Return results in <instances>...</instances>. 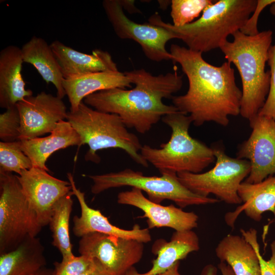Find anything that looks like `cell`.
Returning a JSON list of instances; mask_svg holds the SVG:
<instances>
[{
    "mask_svg": "<svg viewBox=\"0 0 275 275\" xmlns=\"http://www.w3.org/2000/svg\"><path fill=\"white\" fill-rule=\"evenodd\" d=\"M249 120L252 132L240 144L236 155L250 162L245 181L256 183L275 175V120L258 114Z\"/></svg>",
    "mask_w": 275,
    "mask_h": 275,
    "instance_id": "7c38bea8",
    "label": "cell"
},
{
    "mask_svg": "<svg viewBox=\"0 0 275 275\" xmlns=\"http://www.w3.org/2000/svg\"><path fill=\"white\" fill-rule=\"evenodd\" d=\"M257 4V0H219L205 8L199 18L182 26L163 21L158 13L153 14L148 22L171 32L188 48L207 52L219 48L230 35L240 31Z\"/></svg>",
    "mask_w": 275,
    "mask_h": 275,
    "instance_id": "277c9868",
    "label": "cell"
},
{
    "mask_svg": "<svg viewBox=\"0 0 275 275\" xmlns=\"http://www.w3.org/2000/svg\"><path fill=\"white\" fill-rule=\"evenodd\" d=\"M124 73L134 88L100 91L86 97L84 102L99 111L119 116L127 127L142 134L163 116L179 112L162 99L172 98L181 89L182 75L176 72L153 75L144 69Z\"/></svg>",
    "mask_w": 275,
    "mask_h": 275,
    "instance_id": "7a4b0ae2",
    "label": "cell"
},
{
    "mask_svg": "<svg viewBox=\"0 0 275 275\" xmlns=\"http://www.w3.org/2000/svg\"><path fill=\"white\" fill-rule=\"evenodd\" d=\"M120 4L121 5L123 9H126L128 12L130 13H138L141 12L139 10L136 8L134 5V1H121L119 0Z\"/></svg>",
    "mask_w": 275,
    "mask_h": 275,
    "instance_id": "d590c367",
    "label": "cell"
},
{
    "mask_svg": "<svg viewBox=\"0 0 275 275\" xmlns=\"http://www.w3.org/2000/svg\"><path fill=\"white\" fill-rule=\"evenodd\" d=\"M64 78L89 73L119 71L110 53L100 49L87 54L75 50L59 40L50 44Z\"/></svg>",
    "mask_w": 275,
    "mask_h": 275,
    "instance_id": "e0dca14e",
    "label": "cell"
},
{
    "mask_svg": "<svg viewBox=\"0 0 275 275\" xmlns=\"http://www.w3.org/2000/svg\"><path fill=\"white\" fill-rule=\"evenodd\" d=\"M72 191L61 198L55 204L49 226L52 232V245L61 253L62 259H69L75 255L69 235V220L72 212Z\"/></svg>",
    "mask_w": 275,
    "mask_h": 275,
    "instance_id": "484cf974",
    "label": "cell"
},
{
    "mask_svg": "<svg viewBox=\"0 0 275 275\" xmlns=\"http://www.w3.org/2000/svg\"><path fill=\"white\" fill-rule=\"evenodd\" d=\"M67 176L73 195L76 197L81 210L80 215H75L73 218L72 230L75 236L81 238L89 233H100L133 239L143 243L151 240V236L148 228H141L138 224H135L131 229L126 230L113 225L100 211L93 209L87 204L85 193L77 188L71 173H68Z\"/></svg>",
    "mask_w": 275,
    "mask_h": 275,
    "instance_id": "2e32d148",
    "label": "cell"
},
{
    "mask_svg": "<svg viewBox=\"0 0 275 275\" xmlns=\"http://www.w3.org/2000/svg\"><path fill=\"white\" fill-rule=\"evenodd\" d=\"M95 259L85 256H74L62 259L60 262L54 264L53 275H81L94 263Z\"/></svg>",
    "mask_w": 275,
    "mask_h": 275,
    "instance_id": "f546056e",
    "label": "cell"
},
{
    "mask_svg": "<svg viewBox=\"0 0 275 275\" xmlns=\"http://www.w3.org/2000/svg\"><path fill=\"white\" fill-rule=\"evenodd\" d=\"M170 52L188 81L185 94L172 97L173 105L188 115L194 125L214 122L227 126L229 116L240 114L242 93L230 63L213 66L203 58L202 52L177 44L171 45Z\"/></svg>",
    "mask_w": 275,
    "mask_h": 275,
    "instance_id": "6da1fadb",
    "label": "cell"
},
{
    "mask_svg": "<svg viewBox=\"0 0 275 275\" xmlns=\"http://www.w3.org/2000/svg\"><path fill=\"white\" fill-rule=\"evenodd\" d=\"M23 63L21 48L9 45L0 51V106L7 109L25 98L33 92L25 89L21 74Z\"/></svg>",
    "mask_w": 275,
    "mask_h": 275,
    "instance_id": "d6986e66",
    "label": "cell"
},
{
    "mask_svg": "<svg viewBox=\"0 0 275 275\" xmlns=\"http://www.w3.org/2000/svg\"><path fill=\"white\" fill-rule=\"evenodd\" d=\"M20 117L16 105L6 109L0 115L1 142H11L20 140Z\"/></svg>",
    "mask_w": 275,
    "mask_h": 275,
    "instance_id": "f1b7e54d",
    "label": "cell"
},
{
    "mask_svg": "<svg viewBox=\"0 0 275 275\" xmlns=\"http://www.w3.org/2000/svg\"><path fill=\"white\" fill-rule=\"evenodd\" d=\"M161 174V176H147L140 171L125 169L118 172L88 177L93 182L91 191L95 195L110 188L128 186L145 191L148 199L154 203L160 204L165 200H169L181 208L221 201L217 199L193 193L181 184L177 173L164 172Z\"/></svg>",
    "mask_w": 275,
    "mask_h": 275,
    "instance_id": "52a82bcc",
    "label": "cell"
},
{
    "mask_svg": "<svg viewBox=\"0 0 275 275\" xmlns=\"http://www.w3.org/2000/svg\"><path fill=\"white\" fill-rule=\"evenodd\" d=\"M43 227L25 196L17 175L0 172V254L37 237Z\"/></svg>",
    "mask_w": 275,
    "mask_h": 275,
    "instance_id": "ba28073f",
    "label": "cell"
},
{
    "mask_svg": "<svg viewBox=\"0 0 275 275\" xmlns=\"http://www.w3.org/2000/svg\"><path fill=\"white\" fill-rule=\"evenodd\" d=\"M80 255L92 257L113 275H125L138 263L144 253V243L100 233L84 235L78 242Z\"/></svg>",
    "mask_w": 275,
    "mask_h": 275,
    "instance_id": "8fae6325",
    "label": "cell"
},
{
    "mask_svg": "<svg viewBox=\"0 0 275 275\" xmlns=\"http://www.w3.org/2000/svg\"><path fill=\"white\" fill-rule=\"evenodd\" d=\"M267 63L270 67V80L268 94L258 115L275 120V43L271 45L268 53Z\"/></svg>",
    "mask_w": 275,
    "mask_h": 275,
    "instance_id": "1f68e13d",
    "label": "cell"
},
{
    "mask_svg": "<svg viewBox=\"0 0 275 275\" xmlns=\"http://www.w3.org/2000/svg\"><path fill=\"white\" fill-rule=\"evenodd\" d=\"M220 261L225 262L235 275H261L255 248L242 236L228 234L215 249Z\"/></svg>",
    "mask_w": 275,
    "mask_h": 275,
    "instance_id": "cb8c5ba5",
    "label": "cell"
},
{
    "mask_svg": "<svg viewBox=\"0 0 275 275\" xmlns=\"http://www.w3.org/2000/svg\"><path fill=\"white\" fill-rule=\"evenodd\" d=\"M215 1L211 0H172L171 16L173 25L182 26L190 23L198 17L201 12Z\"/></svg>",
    "mask_w": 275,
    "mask_h": 275,
    "instance_id": "83f0119b",
    "label": "cell"
},
{
    "mask_svg": "<svg viewBox=\"0 0 275 275\" xmlns=\"http://www.w3.org/2000/svg\"><path fill=\"white\" fill-rule=\"evenodd\" d=\"M270 12L272 15L275 16V3L271 5Z\"/></svg>",
    "mask_w": 275,
    "mask_h": 275,
    "instance_id": "f35d334b",
    "label": "cell"
},
{
    "mask_svg": "<svg viewBox=\"0 0 275 275\" xmlns=\"http://www.w3.org/2000/svg\"><path fill=\"white\" fill-rule=\"evenodd\" d=\"M241 236L256 250L260 265L261 275H275V240L270 244L271 256L268 260L261 255L257 239V231L254 228L240 229Z\"/></svg>",
    "mask_w": 275,
    "mask_h": 275,
    "instance_id": "4dcf8cb0",
    "label": "cell"
},
{
    "mask_svg": "<svg viewBox=\"0 0 275 275\" xmlns=\"http://www.w3.org/2000/svg\"><path fill=\"white\" fill-rule=\"evenodd\" d=\"M17 177L39 224L42 227L48 225L56 203L72 191L70 182L35 167L22 171Z\"/></svg>",
    "mask_w": 275,
    "mask_h": 275,
    "instance_id": "5bb4252c",
    "label": "cell"
},
{
    "mask_svg": "<svg viewBox=\"0 0 275 275\" xmlns=\"http://www.w3.org/2000/svg\"><path fill=\"white\" fill-rule=\"evenodd\" d=\"M275 3V0H257V4L253 15L250 16L240 31L248 36H254L259 32L257 28L259 16L262 10L267 6Z\"/></svg>",
    "mask_w": 275,
    "mask_h": 275,
    "instance_id": "d6a6232c",
    "label": "cell"
},
{
    "mask_svg": "<svg viewBox=\"0 0 275 275\" xmlns=\"http://www.w3.org/2000/svg\"><path fill=\"white\" fill-rule=\"evenodd\" d=\"M180 261L176 262L169 269L157 275H182L179 272Z\"/></svg>",
    "mask_w": 275,
    "mask_h": 275,
    "instance_id": "8d00e7d4",
    "label": "cell"
},
{
    "mask_svg": "<svg viewBox=\"0 0 275 275\" xmlns=\"http://www.w3.org/2000/svg\"><path fill=\"white\" fill-rule=\"evenodd\" d=\"M232 36L233 41H224L219 48L239 73L242 86L240 115L249 120L258 114L269 93L270 72L265 69L272 32L248 36L238 31Z\"/></svg>",
    "mask_w": 275,
    "mask_h": 275,
    "instance_id": "3957f363",
    "label": "cell"
},
{
    "mask_svg": "<svg viewBox=\"0 0 275 275\" xmlns=\"http://www.w3.org/2000/svg\"><path fill=\"white\" fill-rule=\"evenodd\" d=\"M238 194L242 204L233 212L226 214L228 225L234 228L236 218L242 212L251 219L260 222L262 214L270 211L275 219V176H269L256 183L243 182L239 186Z\"/></svg>",
    "mask_w": 275,
    "mask_h": 275,
    "instance_id": "ac0fdd59",
    "label": "cell"
},
{
    "mask_svg": "<svg viewBox=\"0 0 275 275\" xmlns=\"http://www.w3.org/2000/svg\"><path fill=\"white\" fill-rule=\"evenodd\" d=\"M44 247L37 237H30L16 249L0 254V275H35L45 267Z\"/></svg>",
    "mask_w": 275,
    "mask_h": 275,
    "instance_id": "603a6c76",
    "label": "cell"
},
{
    "mask_svg": "<svg viewBox=\"0 0 275 275\" xmlns=\"http://www.w3.org/2000/svg\"><path fill=\"white\" fill-rule=\"evenodd\" d=\"M66 120L79 135L80 146H89L87 161L98 163L100 160L98 151L119 148L138 164L148 166L140 153L142 145L139 138L128 131L119 116L92 108L82 101L76 111L68 112Z\"/></svg>",
    "mask_w": 275,
    "mask_h": 275,
    "instance_id": "8992f818",
    "label": "cell"
},
{
    "mask_svg": "<svg viewBox=\"0 0 275 275\" xmlns=\"http://www.w3.org/2000/svg\"><path fill=\"white\" fill-rule=\"evenodd\" d=\"M21 50L23 62L32 65L47 84H52L57 96L63 99L66 95L63 86L64 77L50 44L44 39L34 36Z\"/></svg>",
    "mask_w": 275,
    "mask_h": 275,
    "instance_id": "d4e9b609",
    "label": "cell"
},
{
    "mask_svg": "<svg viewBox=\"0 0 275 275\" xmlns=\"http://www.w3.org/2000/svg\"><path fill=\"white\" fill-rule=\"evenodd\" d=\"M102 7L118 37L135 41L151 61H172L171 53L166 49L168 42L175 39L171 32L149 22L140 24L130 20L125 14L119 0H104Z\"/></svg>",
    "mask_w": 275,
    "mask_h": 275,
    "instance_id": "30bf717a",
    "label": "cell"
},
{
    "mask_svg": "<svg viewBox=\"0 0 275 275\" xmlns=\"http://www.w3.org/2000/svg\"><path fill=\"white\" fill-rule=\"evenodd\" d=\"M162 120L172 130L169 141L159 148L144 145L140 151L144 159L160 173H200L215 160L212 148L189 135L193 123L189 116L177 112L163 116Z\"/></svg>",
    "mask_w": 275,
    "mask_h": 275,
    "instance_id": "5b68a950",
    "label": "cell"
},
{
    "mask_svg": "<svg viewBox=\"0 0 275 275\" xmlns=\"http://www.w3.org/2000/svg\"><path fill=\"white\" fill-rule=\"evenodd\" d=\"M212 149L215 157L213 168L202 173H177L179 180L190 191L201 196L208 197L213 194L227 204H241L238 190L250 173V161L230 157L220 147Z\"/></svg>",
    "mask_w": 275,
    "mask_h": 275,
    "instance_id": "9c48e42d",
    "label": "cell"
},
{
    "mask_svg": "<svg viewBox=\"0 0 275 275\" xmlns=\"http://www.w3.org/2000/svg\"><path fill=\"white\" fill-rule=\"evenodd\" d=\"M16 106L21 120L20 140L50 133L59 122L67 119L62 99L44 91L25 98Z\"/></svg>",
    "mask_w": 275,
    "mask_h": 275,
    "instance_id": "4fadbf2b",
    "label": "cell"
},
{
    "mask_svg": "<svg viewBox=\"0 0 275 275\" xmlns=\"http://www.w3.org/2000/svg\"><path fill=\"white\" fill-rule=\"evenodd\" d=\"M53 269L47 268L45 267L40 270L35 275H53Z\"/></svg>",
    "mask_w": 275,
    "mask_h": 275,
    "instance_id": "74e56055",
    "label": "cell"
},
{
    "mask_svg": "<svg viewBox=\"0 0 275 275\" xmlns=\"http://www.w3.org/2000/svg\"><path fill=\"white\" fill-rule=\"evenodd\" d=\"M131 81L124 73L100 72L64 78L63 86L70 104V111H76L82 100L96 92L119 88L131 87Z\"/></svg>",
    "mask_w": 275,
    "mask_h": 275,
    "instance_id": "ffe728a7",
    "label": "cell"
},
{
    "mask_svg": "<svg viewBox=\"0 0 275 275\" xmlns=\"http://www.w3.org/2000/svg\"><path fill=\"white\" fill-rule=\"evenodd\" d=\"M33 167L30 159L23 151L20 140L0 142V172L21 173Z\"/></svg>",
    "mask_w": 275,
    "mask_h": 275,
    "instance_id": "4316f807",
    "label": "cell"
},
{
    "mask_svg": "<svg viewBox=\"0 0 275 275\" xmlns=\"http://www.w3.org/2000/svg\"><path fill=\"white\" fill-rule=\"evenodd\" d=\"M218 267L222 275H235L231 267L225 262L220 261ZM217 269L212 265H208L203 269L201 275H216Z\"/></svg>",
    "mask_w": 275,
    "mask_h": 275,
    "instance_id": "836d02e7",
    "label": "cell"
},
{
    "mask_svg": "<svg viewBox=\"0 0 275 275\" xmlns=\"http://www.w3.org/2000/svg\"><path fill=\"white\" fill-rule=\"evenodd\" d=\"M117 202L141 209L144 213L142 217L147 218L149 229L168 227L175 231H183L198 227L199 217L194 212L185 211L172 204L163 206L154 203L145 197L142 190L135 187L119 193Z\"/></svg>",
    "mask_w": 275,
    "mask_h": 275,
    "instance_id": "9a60e30c",
    "label": "cell"
},
{
    "mask_svg": "<svg viewBox=\"0 0 275 275\" xmlns=\"http://www.w3.org/2000/svg\"><path fill=\"white\" fill-rule=\"evenodd\" d=\"M158 248L153 253L157 257L153 261L152 267L145 272L139 273L134 267L130 268L125 275H157L169 269L176 262L185 258L187 255L200 249L197 234L191 230L175 231L170 241L159 240Z\"/></svg>",
    "mask_w": 275,
    "mask_h": 275,
    "instance_id": "7402d4cb",
    "label": "cell"
},
{
    "mask_svg": "<svg viewBox=\"0 0 275 275\" xmlns=\"http://www.w3.org/2000/svg\"><path fill=\"white\" fill-rule=\"evenodd\" d=\"M81 275H113L95 259L93 265Z\"/></svg>",
    "mask_w": 275,
    "mask_h": 275,
    "instance_id": "e575fe53",
    "label": "cell"
},
{
    "mask_svg": "<svg viewBox=\"0 0 275 275\" xmlns=\"http://www.w3.org/2000/svg\"><path fill=\"white\" fill-rule=\"evenodd\" d=\"M23 151L30 159L33 167L47 172L46 166L49 157L56 151L70 146L80 147V138L68 121L59 122L56 127L45 137L20 140Z\"/></svg>",
    "mask_w": 275,
    "mask_h": 275,
    "instance_id": "44dd1931",
    "label": "cell"
}]
</instances>
